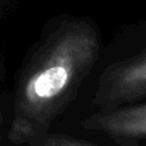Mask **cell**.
Instances as JSON below:
<instances>
[{"label": "cell", "instance_id": "6", "mask_svg": "<svg viewBox=\"0 0 146 146\" xmlns=\"http://www.w3.org/2000/svg\"><path fill=\"white\" fill-rule=\"evenodd\" d=\"M1 140H3V136H1V132H0V144H1Z\"/></svg>", "mask_w": 146, "mask_h": 146}, {"label": "cell", "instance_id": "3", "mask_svg": "<svg viewBox=\"0 0 146 146\" xmlns=\"http://www.w3.org/2000/svg\"><path fill=\"white\" fill-rule=\"evenodd\" d=\"M82 127L123 144L146 140V103L98 110L82 122Z\"/></svg>", "mask_w": 146, "mask_h": 146}, {"label": "cell", "instance_id": "2", "mask_svg": "<svg viewBox=\"0 0 146 146\" xmlns=\"http://www.w3.org/2000/svg\"><path fill=\"white\" fill-rule=\"evenodd\" d=\"M142 98H146V50L111 64L101 73L92 103L99 110H106Z\"/></svg>", "mask_w": 146, "mask_h": 146}, {"label": "cell", "instance_id": "1", "mask_svg": "<svg viewBox=\"0 0 146 146\" xmlns=\"http://www.w3.org/2000/svg\"><path fill=\"white\" fill-rule=\"evenodd\" d=\"M101 38L87 18H66L32 48L15 81L8 140L31 146L50 131L100 55Z\"/></svg>", "mask_w": 146, "mask_h": 146}, {"label": "cell", "instance_id": "5", "mask_svg": "<svg viewBox=\"0 0 146 146\" xmlns=\"http://www.w3.org/2000/svg\"><path fill=\"white\" fill-rule=\"evenodd\" d=\"M3 123H4V114H3V110H1V108H0V128H1Z\"/></svg>", "mask_w": 146, "mask_h": 146}, {"label": "cell", "instance_id": "4", "mask_svg": "<svg viewBox=\"0 0 146 146\" xmlns=\"http://www.w3.org/2000/svg\"><path fill=\"white\" fill-rule=\"evenodd\" d=\"M31 146H99L90 141L82 140L80 137L69 136L64 133H53L49 131L38 140H36Z\"/></svg>", "mask_w": 146, "mask_h": 146}]
</instances>
